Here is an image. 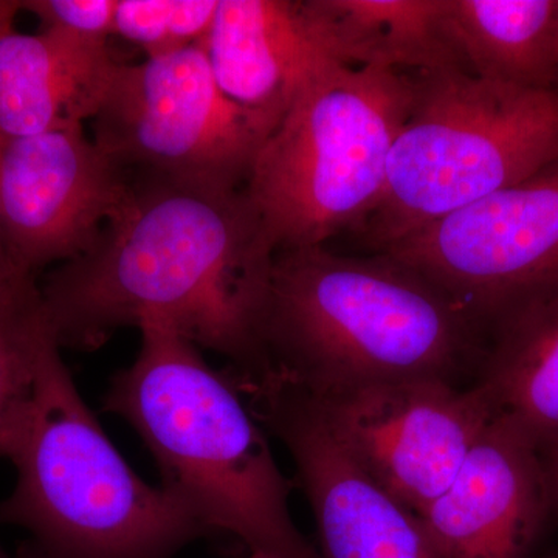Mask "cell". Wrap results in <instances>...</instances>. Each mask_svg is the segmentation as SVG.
I'll list each match as a JSON object with an SVG mask.
<instances>
[{
  "label": "cell",
  "instance_id": "1",
  "mask_svg": "<svg viewBox=\"0 0 558 558\" xmlns=\"http://www.w3.org/2000/svg\"><path fill=\"white\" fill-rule=\"evenodd\" d=\"M274 245L244 189L219 190L134 175L100 240L39 282L62 348L97 351L117 330L170 326L229 359L236 385L269 371L263 322Z\"/></svg>",
  "mask_w": 558,
  "mask_h": 558
},
{
  "label": "cell",
  "instance_id": "2",
  "mask_svg": "<svg viewBox=\"0 0 558 558\" xmlns=\"http://www.w3.org/2000/svg\"><path fill=\"white\" fill-rule=\"evenodd\" d=\"M263 347L264 377L306 392L400 379L472 387L487 332L398 259L355 258L319 245L275 256Z\"/></svg>",
  "mask_w": 558,
  "mask_h": 558
},
{
  "label": "cell",
  "instance_id": "3",
  "mask_svg": "<svg viewBox=\"0 0 558 558\" xmlns=\"http://www.w3.org/2000/svg\"><path fill=\"white\" fill-rule=\"evenodd\" d=\"M137 359L110 380L102 410L137 432L161 486L211 532H229L248 553L322 558L290 512L282 475L263 425L227 371L170 326H140Z\"/></svg>",
  "mask_w": 558,
  "mask_h": 558
},
{
  "label": "cell",
  "instance_id": "4",
  "mask_svg": "<svg viewBox=\"0 0 558 558\" xmlns=\"http://www.w3.org/2000/svg\"><path fill=\"white\" fill-rule=\"evenodd\" d=\"M10 461L16 484L0 524L24 529L20 558H172L209 531L174 494L132 470L81 398L57 337Z\"/></svg>",
  "mask_w": 558,
  "mask_h": 558
},
{
  "label": "cell",
  "instance_id": "5",
  "mask_svg": "<svg viewBox=\"0 0 558 558\" xmlns=\"http://www.w3.org/2000/svg\"><path fill=\"white\" fill-rule=\"evenodd\" d=\"M413 100L414 78L405 72L341 64L301 94L244 185L275 252L359 233L379 204Z\"/></svg>",
  "mask_w": 558,
  "mask_h": 558
},
{
  "label": "cell",
  "instance_id": "6",
  "mask_svg": "<svg viewBox=\"0 0 558 558\" xmlns=\"http://www.w3.org/2000/svg\"><path fill=\"white\" fill-rule=\"evenodd\" d=\"M558 159V90L417 73L384 193L359 233L377 253Z\"/></svg>",
  "mask_w": 558,
  "mask_h": 558
},
{
  "label": "cell",
  "instance_id": "7",
  "mask_svg": "<svg viewBox=\"0 0 558 558\" xmlns=\"http://www.w3.org/2000/svg\"><path fill=\"white\" fill-rule=\"evenodd\" d=\"M92 121V138L124 170L244 189L277 124L220 89L202 44L121 64Z\"/></svg>",
  "mask_w": 558,
  "mask_h": 558
},
{
  "label": "cell",
  "instance_id": "8",
  "mask_svg": "<svg viewBox=\"0 0 558 558\" xmlns=\"http://www.w3.org/2000/svg\"><path fill=\"white\" fill-rule=\"evenodd\" d=\"M289 387L310 403L348 457L416 515L453 483L494 418L476 385L442 379L376 381L325 392Z\"/></svg>",
  "mask_w": 558,
  "mask_h": 558
},
{
  "label": "cell",
  "instance_id": "9",
  "mask_svg": "<svg viewBox=\"0 0 558 558\" xmlns=\"http://www.w3.org/2000/svg\"><path fill=\"white\" fill-rule=\"evenodd\" d=\"M442 289L484 329L558 281V159L384 250Z\"/></svg>",
  "mask_w": 558,
  "mask_h": 558
},
{
  "label": "cell",
  "instance_id": "10",
  "mask_svg": "<svg viewBox=\"0 0 558 558\" xmlns=\"http://www.w3.org/2000/svg\"><path fill=\"white\" fill-rule=\"evenodd\" d=\"M132 183L83 126L0 137V220L13 266L36 277L86 255Z\"/></svg>",
  "mask_w": 558,
  "mask_h": 558
},
{
  "label": "cell",
  "instance_id": "11",
  "mask_svg": "<svg viewBox=\"0 0 558 558\" xmlns=\"http://www.w3.org/2000/svg\"><path fill=\"white\" fill-rule=\"evenodd\" d=\"M244 396L295 462L322 558H442L416 513L348 457L295 389L266 380Z\"/></svg>",
  "mask_w": 558,
  "mask_h": 558
},
{
  "label": "cell",
  "instance_id": "12",
  "mask_svg": "<svg viewBox=\"0 0 558 558\" xmlns=\"http://www.w3.org/2000/svg\"><path fill=\"white\" fill-rule=\"evenodd\" d=\"M545 459L501 418L421 515L442 558H527L548 517Z\"/></svg>",
  "mask_w": 558,
  "mask_h": 558
},
{
  "label": "cell",
  "instance_id": "13",
  "mask_svg": "<svg viewBox=\"0 0 558 558\" xmlns=\"http://www.w3.org/2000/svg\"><path fill=\"white\" fill-rule=\"evenodd\" d=\"M202 47L227 97L277 128L301 94L337 64L306 0H219Z\"/></svg>",
  "mask_w": 558,
  "mask_h": 558
},
{
  "label": "cell",
  "instance_id": "14",
  "mask_svg": "<svg viewBox=\"0 0 558 558\" xmlns=\"http://www.w3.org/2000/svg\"><path fill=\"white\" fill-rule=\"evenodd\" d=\"M120 62L109 43L40 28L0 35V137L83 126L105 100Z\"/></svg>",
  "mask_w": 558,
  "mask_h": 558
},
{
  "label": "cell",
  "instance_id": "15",
  "mask_svg": "<svg viewBox=\"0 0 558 558\" xmlns=\"http://www.w3.org/2000/svg\"><path fill=\"white\" fill-rule=\"evenodd\" d=\"M475 385L494 417L517 429L543 459L558 453V281L488 325Z\"/></svg>",
  "mask_w": 558,
  "mask_h": 558
},
{
  "label": "cell",
  "instance_id": "16",
  "mask_svg": "<svg viewBox=\"0 0 558 558\" xmlns=\"http://www.w3.org/2000/svg\"><path fill=\"white\" fill-rule=\"evenodd\" d=\"M306 9L337 64L464 72L447 31V0H306Z\"/></svg>",
  "mask_w": 558,
  "mask_h": 558
},
{
  "label": "cell",
  "instance_id": "17",
  "mask_svg": "<svg viewBox=\"0 0 558 558\" xmlns=\"http://www.w3.org/2000/svg\"><path fill=\"white\" fill-rule=\"evenodd\" d=\"M446 22L469 75L558 90V0H447Z\"/></svg>",
  "mask_w": 558,
  "mask_h": 558
},
{
  "label": "cell",
  "instance_id": "18",
  "mask_svg": "<svg viewBox=\"0 0 558 558\" xmlns=\"http://www.w3.org/2000/svg\"><path fill=\"white\" fill-rule=\"evenodd\" d=\"M53 336L36 277L21 274L0 286V458L9 459L13 450L40 351Z\"/></svg>",
  "mask_w": 558,
  "mask_h": 558
},
{
  "label": "cell",
  "instance_id": "19",
  "mask_svg": "<svg viewBox=\"0 0 558 558\" xmlns=\"http://www.w3.org/2000/svg\"><path fill=\"white\" fill-rule=\"evenodd\" d=\"M219 0H119L113 35L146 58L165 57L207 38Z\"/></svg>",
  "mask_w": 558,
  "mask_h": 558
},
{
  "label": "cell",
  "instance_id": "20",
  "mask_svg": "<svg viewBox=\"0 0 558 558\" xmlns=\"http://www.w3.org/2000/svg\"><path fill=\"white\" fill-rule=\"evenodd\" d=\"M119 0H28L21 9L40 21V28L68 33L81 39L109 43L116 28Z\"/></svg>",
  "mask_w": 558,
  "mask_h": 558
},
{
  "label": "cell",
  "instance_id": "21",
  "mask_svg": "<svg viewBox=\"0 0 558 558\" xmlns=\"http://www.w3.org/2000/svg\"><path fill=\"white\" fill-rule=\"evenodd\" d=\"M22 271L11 263L9 250H7L5 238H3L2 220H0V286L7 284L10 279L17 277Z\"/></svg>",
  "mask_w": 558,
  "mask_h": 558
},
{
  "label": "cell",
  "instance_id": "22",
  "mask_svg": "<svg viewBox=\"0 0 558 558\" xmlns=\"http://www.w3.org/2000/svg\"><path fill=\"white\" fill-rule=\"evenodd\" d=\"M21 10V2L0 0V35L13 28L14 17H16Z\"/></svg>",
  "mask_w": 558,
  "mask_h": 558
},
{
  "label": "cell",
  "instance_id": "23",
  "mask_svg": "<svg viewBox=\"0 0 558 558\" xmlns=\"http://www.w3.org/2000/svg\"><path fill=\"white\" fill-rule=\"evenodd\" d=\"M546 472H548L550 506L558 510V453L545 459Z\"/></svg>",
  "mask_w": 558,
  "mask_h": 558
},
{
  "label": "cell",
  "instance_id": "24",
  "mask_svg": "<svg viewBox=\"0 0 558 558\" xmlns=\"http://www.w3.org/2000/svg\"><path fill=\"white\" fill-rule=\"evenodd\" d=\"M0 558H13L7 553L5 548H3L2 543H0Z\"/></svg>",
  "mask_w": 558,
  "mask_h": 558
},
{
  "label": "cell",
  "instance_id": "25",
  "mask_svg": "<svg viewBox=\"0 0 558 558\" xmlns=\"http://www.w3.org/2000/svg\"><path fill=\"white\" fill-rule=\"evenodd\" d=\"M247 558H270V557L260 556V554L248 553V557Z\"/></svg>",
  "mask_w": 558,
  "mask_h": 558
}]
</instances>
